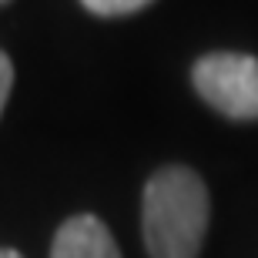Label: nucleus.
<instances>
[{
    "mask_svg": "<svg viewBox=\"0 0 258 258\" xmlns=\"http://www.w3.org/2000/svg\"><path fill=\"white\" fill-rule=\"evenodd\" d=\"M211 218L208 184L184 164H164L148 178L141 235L151 258H198Z\"/></svg>",
    "mask_w": 258,
    "mask_h": 258,
    "instance_id": "1",
    "label": "nucleus"
},
{
    "mask_svg": "<svg viewBox=\"0 0 258 258\" xmlns=\"http://www.w3.org/2000/svg\"><path fill=\"white\" fill-rule=\"evenodd\" d=\"M191 84L198 97L231 121H258V57L215 50L195 60Z\"/></svg>",
    "mask_w": 258,
    "mask_h": 258,
    "instance_id": "2",
    "label": "nucleus"
},
{
    "mask_svg": "<svg viewBox=\"0 0 258 258\" xmlns=\"http://www.w3.org/2000/svg\"><path fill=\"white\" fill-rule=\"evenodd\" d=\"M50 258H121V248L97 215H74L57 228Z\"/></svg>",
    "mask_w": 258,
    "mask_h": 258,
    "instance_id": "3",
    "label": "nucleus"
},
{
    "mask_svg": "<svg viewBox=\"0 0 258 258\" xmlns=\"http://www.w3.org/2000/svg\"><path fill=\"white\" fill-rule=\"evenodd\" d=\"M81 4L97 17H127V14L144 10L151 0H81Z\"/></svg>",
    "mask_w": 258,
    "mask_h": 258,
    "instance_id": "4",
    "label": "nucleus"
},
{
    "mask_svg": "<svg viewBox=\"0 0 258 258\" xmlns=\"http://www.w3.org/2000/svg\"><path fill=\"white\" fill-rule=\"evenodd\" d=\"M10 87H14V64H10V57L0 50V114H4V107H7Z\"/></svg>",
    "mask_w": 258,
    "mask_h": 258,
    "instance_id": "5",
    "label": "nucleus"
},
{
    "mask_svg": "<svg viewBox=\"0 0 258 258\" xmlns=\"http://www.w3.org/2000/svg\"><path fill=\"white\" fill-rule=\"evenodd\" d=\"M0 258H24L17 248H0Z\"/></svg>",
    "mask_w": 258,
    "mask_h": 258,
    "instance_id": "6",
    "label": "nucleus"
},
{
    "mask_svg": "<svg viewBox=\"0 0 258 258\" xmlns=\"http://www.w3.org/2000/svg\"><path fill=\"white\" fill-rule=\"evenodd\" d=\"M0 4H7V0H0Z\"/></svg>",
    "mask_w": 258,
    "mask_h": 258,
    "instance_id": "7",
    "label": "nucleus"
}]
</instances>
